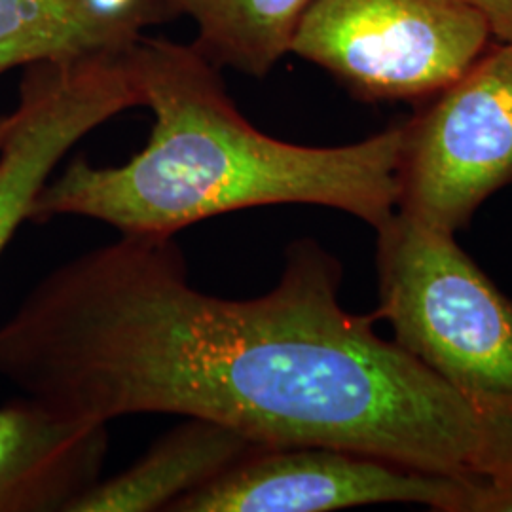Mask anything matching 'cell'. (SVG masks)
<instances>
[{"label": "cell", "mask_w": 512, "mask_h": 512, "mask_svg": "<svg viewBox=\"0 0 512 512\" xmlns=\"http://www.w3.org/2000/svg\"><path fill=\"white\" fill-rule=\"evenodd\" d=\"M128 57L154 114L147 147L112 167L76 158L42 188L31 220L86 217L122 236L175 238L264 205L332 207L376 230L397 213L404 124L344 147L294 145L239 112L219 67L194 44L143 35Z\"/></svg>", "instance_id": "1"}, {"label": "cell", "mask_w": 512, "mask_h": 512, "mask_svg": "<svg viewBox=\"0 0 512 512\" xmlns=\"http://www.w3.org/2000/svg\"><path fill=\"white\" fill-rule=\"evenodd\" d=\"M380 308L395 342L442 378L512 399V300L454 234L395 213L378 228Z\"/></svg>", "instance_id": "2"}, {"label": "cell", "mask_w": 512, "mask_h": 512, "mask_svg": "<svg viewBox=\"0 0 512 512\" xmlns=\"http://www.w3.org/2000/svg\"><path fill=\"white\" fill-rule=\"evenodd\" d=\"M475 0H313L291 54L363 101L433 97L488 52Z\"/></svg>", "instance_id": "3"}, {"label": "cell", "mask_w": 512, "mask_h": 512, "mask_svg": "<svg viewBox=\"0 0 512 512\" xmlns=\"http://www.w3.org/2000/svg\"><path fill=\"white\" fill-rule=\"evenodd\" d=\"M512 181V42H499L404 124L397 211L448 234Z\"/></svg>", "instance_id": "4"}, {"label": "cell", "mask_w": 512, "mask_h": 512, "mask_svg": "<svg viewBox=\"0 0 512 512\" xmlns=\"http://www.w3.org/2000/svg\"><path fill=\"white\" fill-rule=\"evenodd\" d=\"M494 482L431 475L348 450L255 446L171 512H325L378 503L488 512Z\"/></svg>", "instance_id": "5"}, {"label": "cell", "mask_w": 512, "mask_h": 512, "mask_svg": "<svg viewBox=\"0 0 512 512\" xmlns=\"http://www.w3.org/2000/svg\"><path fill=\"white\" fill-rule=\"evenodd\" d=\"M143 107L124 52H95L25 67L12 128L0 145V256L31 220L55 167L93 129Z\"/></svg>", "instance_id": "6"}, {"label": "cell", "mask_w": 512, "mask_h": 512, "mask_svg": "<svg viewBox=\"0 0 512 512\" xmlns=\"http://www.w3.org/2000/svg\"><path fill=\"white\" fill-rule=\"evenodd\" d=\"M107 423L33 397L0 406V512H69L99 480Z\"/></svg>", "instance_id": "7"}, {"label": "cell", "mask_w": 512, "mask_h": 512, "mask_svg": "<svg viewBox=\"0 0 512 512\" xmlns=\"http://www.w3.org/2000/svg\"><path fill=\"white\" fill-rule=\"evenodd\" d=\"M164 0H0V74L95 52L129 50L169 18Z\"/></svg>", "instance_id": "8"}, {"label": "cell", "mask_w": 512, "mask_h": 512, "mask_svg": "<svg viewBox=\"0 0 512 512\" xmlns=\"http://www.w3.org/2000/svg\"><path fill=\"white\" fill-rule=\"evenodd\" d=\"M255 444L213 421L186 418L129 469L74 499L69 512H171L238 463Z\"/></svg>", "instance_id": "9"}, {"label": "cell", "mask_w": 512, "mask_h": 512, "mask_svg": "<svg viewBox=\"0 0 512 512\" xmlns=\"http://www.w3.org/2000/svg\"><path fill=\"white\" fill-rule=\"evenodd\" d=\"M313 0H164L171 16L196 25L194 46L217 67L264 78L291 54Z\"/></svg>", "instance_id": "10"}, {"label": "cell", "mask_w": 512, "mask_h": 512, "mask_svg": "<svg viewBox=\"0 0 512 512\" xmlns=\"http://www.w3.org/2000/svg\"><path fill=\"white\" fill-rule=\"evenodd\" d=\"M492 21L499 42H512V0H475Z\"/></svg>", "instance_id": "11"}, {"label": "cell", "mask_w": 512, "mask_h": 512, "mask_svg": "<svg viewBox=\"0 0 512 512\" xmlns=\"http://www.w3.org/2000/svg\"><path fill=\"white\" fill-rule=\"evenodd\" d=\"M12 128V114H6V116H0V145L4 143L8 131Z\"/></svg>", "instance_id": "12"}]
</instances>
